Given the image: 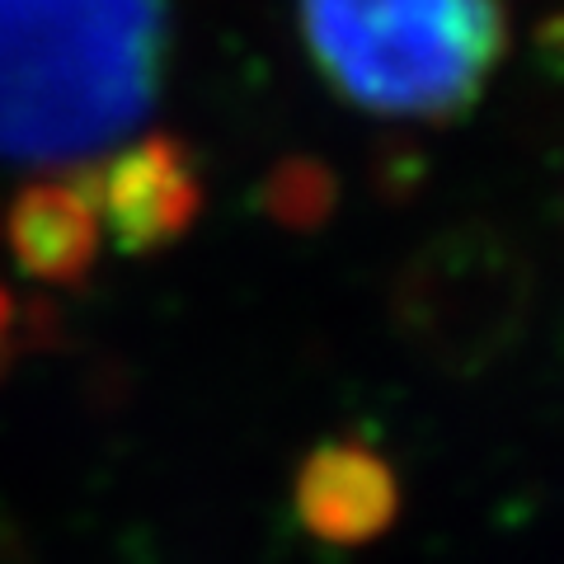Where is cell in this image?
I'll list each match as a JSON object with an SVG mask.
<instances>
[{"label":"cell","instance_id":"cell-1","mask_svg":"<svg viewBox=\"0 0 564 564\" xmlns=\"http://www.w3.org/2000/svg\"><path fill=\"white\" fill-rule=\"evenodd\" d=\"M165 62V0H0V155L66 165L132 137Z\"/></svg>","mask_w":564,"mask_h":564},{"label":"cell","instance_id":"cell-2","mask_svg":"<svg viewBox=\"0 0 564 564\" xmlns=\"http://www.w3.org/2000/svg\"><path fill=\"white\" fill-rule=\"evenodd\" d=\"M321 76L352 109L447 122L475 109L508 52L503 0H302Z\"/></svg>","mask_w":564,"mask_h":564},{"label":"cell","instance_id":"cell-3","mask_svg":"<svg viewBox=\"0 0 564 564\" xmlns=\"http://www.w3.org/2000/svg\"><path fill=\"white\" fill-rule=\"evenodd\" d=\"M85 180H90L99 231L122 254L165 250L198 221L203 207V180L193 170L188 147H180L174 137L132 141Z\"/></svg>","mask_w":564,"mask_h":564},{"label":"cell","instance_id":"cell-4","mask_svg":"<svg viewBox=\"0 0 564 564\" xmlns=\"http://www.w3.org/2000/svg\"><path fill=\"white\" fill-rule=\"evenodd\" d=\"M395 508V470L367 443H325L296 470V518L321 541L362 545L391 527Z\"/></svg>","mask_w":564,"mask_h":564},{"label":"cell","instance_id":"cell-5","mask_svg":"<svg viewBox=\"0 0 564 564\" xmlns=\"http://www.w3.org/2000/svg\"><path fill=\"white\" fill-rule=\"evenodd\" d=\"M99 212L90 180H39L6 212V245L20 273L33 282L70 288L99 259Z\"/></svg>","mask_w":564,"mask_h":564},{"label":"cell","instance_id":"cell-6","mask_svg":"<svg viewBox=\"0 0 564 564\" xmlns=\"http://www.w3.org/2000/svg\"><path fill=\"white\" fill-rule=\"evenodd\" d=\"M14 348H20V311H14V302L0 292V372L10 367Z\"/></svg>","mask_w":564,"mask_h":564}]
</instances>
